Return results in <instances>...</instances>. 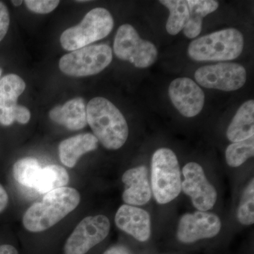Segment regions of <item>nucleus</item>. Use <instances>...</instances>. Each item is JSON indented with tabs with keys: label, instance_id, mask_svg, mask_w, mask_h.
I'll list each match as a JSON object with an SVG mask.
<instances>
[{
	"label": "nucleus",
	"instance_id": "f257e3e1",
	"mask_svg": "<svg viewBox=\"0 0 254 254\" xmlns=\"http://www.w3.org/2000/svg\"><path fill=\"white\" fill-rule=\"evenodd\" d=\"M80 200L79 193L70 187L48 192L41 201L26 210L23 217V226L31 232L48 230L76 209Z\"/></svg>",
	"mask_w": 254,
	"mask_h": 254
},
{
	"label": "nucleus",
	"instance_id": "f03ea898",
	"mask_svg": "<svg viewBox=\"0 0 254 254\" xmlns=\"http://www.w3.org/2000/svg\"><path fill=\"white\" fill-rule=\"evenodd\" d=\"M87 123L98 141L109 150H118L126 143L128 127L123 114L102 97L90 100L86 107Z\"/></svg>",
	"mask_w": 254,
	"mask_h": 254
},
{
	"label": "nucleus",
	"instance_id": "7ed1b4c3",
	"mask_svg": "<svg viewBox=\"0 0 254 254\" xmlns=\"http://www.w3.org/2000/svg\"><path fill=\"white\" fill-rule=\"evenodd\" d=\"M244 46L242 33L235 28H227L192 41L189 46L188 55L198 62L228 61L238 58Z\"/></svg>",
	"mask_w": 254,
	"mask_h": 254
},
{
	"label": "nucleus",
	"instance_id": "20e7f679",
	"mask_svg": "<svg viewBox=\"0 0 254 254\" xmlns=\"http://www.w3.org/2000/svg\"><path fill=\"white\" fill-rule=\"evenodd\" d=\"M180 167L175 153L169 148L157 150L152 157L151 187L160 204L173 201L182 191Z\"/></svg>",
	"mask_w": 254,
	"mask_h": 254
},
{
	"label": "nucleus",
	"instance_id": "39448f33",
	"mask_svg": "<svg viewBox=\"0 0 254 254\" xmlns=\"http://www.w3.org/2000/svg\"><path fill=\"white\" fill-rule=\"evenodd\" d=\"M113 26V18L109 11L104 8H95L77 26L64 31L60 43L65 50L74 51L103 39L110 34Z\"/></svg>",
	"mask_w": 254,
	"mask_h": 254
},
{
	"label": "nucleus",
	"instance_id": "423d86ee",
	"mask_svg": "<svg viewBox=\"0 0 254 254\" xmlns=\"http://www.w3.org/2000/svg\"><path fill=\"white\" fill-rule=\"evenodd\" d=\"M113 60V51L108 45L90 46L64 55L60 60V70L68 76H91L101 72Z\"/></svg>",
	"mask_w": 254,
	"mask_h": 254
},
{
	"label": "nucleus",
	"instance_id": "0eeeda50",
	"mask_svg": "<svg viewBox=\"0 0 254 254\" xmlns=\"http://www.w3.org/2000/svg\"><path fill=\"white\" fill-rule=\"evenodd\" d=\"M113 47L119 59L129 62L137 68L149 67L158 58L155 45L141 39L136 30L129 24L118 28Z\"/></svg>",
	"mask_w": 254,
	"mask_h": 254
},
{
	"label": "nucleus",
	"instance_id": "6e6552de",
	"mask_svg": "<svg viewBox=\"0 0 254 254\" xmlns=\"http://www.w3.org/2000/svg\"><path fill=\"white\" fill-rule=\"evenodd\" d=\"M109 219L105 215L86 217L71 234L64 247V254H86L108 237Z\"/></svg>",
	"mask_w": 254,
	"mask_h": 254
},
{
	"label": "nucleus",
	"instance_id": "1a4fd4ad",
	"mask_svg": "<svg viewBox=\"0 0 254 254\" xmlns=\"http://www.w3.org/2000/svg\"><path fill=\"white\" fill-rule=\"evenodd\" d=\"M194 77L195 81L205 88L234 91L245 84L247 71L238 64L220 63L198 68Z\"/></svg>",
	"mask_w": 254,
	"mask_h": 254
},
{
	"label": "nucleus",
	"instance_id": "9d476101",
	"mask_svg": "<svg viewBox=\"0 0 254 254\" xmlns=\"http://www.w3.org/2000/svg\"><path fill=\"white\" fill-rule=\"evenodd\" d=\"M185 180L182 190L191 198L193 206L199 211L206 212L213 208L218 198L215 187L207 180L199 164L190 162L182 169Z\"/></svg>",
	"mask_w": 254,
	"mask_h": 254
},
{
	"label": "nucleus",
	"instance_id": "9b49d317",
	"mask_svg": "<svg viewBox=\"0 0 254 254\" xmlns=\"http://www.w3.org/2000/svg\"><path fill=\"white\" fill-rule=\"evenodd\" d=\"M222 224L218 215L208 212L195 211L182 217L177 227V237L185 244L217 236Z\"/></svg>",
	"mask_w": 254,
	"mask_h": 254
},
{
	"label": "nucleus",
	"instance_id": "f8f14e48",
	"mask_svg": "<svg viewBox=\"0 0 254 254\" xmlns=\"http://www.w3.org/2000/svg\"><path fill=\"white\" fill-rule=\"evenodd\" d=\"M168 93L174 106L186 118L196 116L204 106V92L190 78L174 80L169 86Z\"/></svg>",
	"mask_w": 254,
	"mask_h": 254
},
{
	"label": "nucleus",
	"instance_id": "ddd939ff",
	"mask_svg": "<svg viewBox=\"0 0 254 254\" xmlns=\"http://www.w3.org/2000/svg\"><path fill=\"white\" fill-rule=\"evenodd\" d=\"M115 224L120 230L139 242L149 240L151 222L148 212L129 205H123L115 215Z\"/></svg>",
	"mask_w": 254,
	"mask_h": 254
},
{
	"label": "nucleus",
	"instance_id": "4468645a",
	"mask_svg": "<svg viewBox=\"0 0 254 254\" xmlns=\"http://www.w3.org/2000/svg\"><path fill=\"white\" fill-rule=\"evenodd\" d=\"M125 185L123 198L127 205H143L151 198L148 170L144 165L130 169L123 176Z\"/></svg>",
	"mask_w": 254,
	"mask_h": 254
},
{
	"label": "nucleus",
	"instance_id": "2eb2a0df",
	"mask_svg": "<svg viewBox=\"0 0 254 254\" xmlns=\"http://www.w3.org/2000/svg\"><path fill=\"white\" fill-rule=\"evenodd\" d=\"M50 118L55 123L63 125L69 130L77 131L86 127V109L82 98L68 100L50 112Z\"/></svg>",
	"mask_w": 254,
	"mask_h": 254
},
{
	"label": "nucleus",
	"instance_id": "dca6fc26",
	"mask_svg": "<svg viewBox=\"0 0 254 254\" xmlns=\"http://www.w3.org/2000/svg\"><path fill=\"white\" fill-rule=\"evenodd\" d=\"M98 141L91 133H83L64 140L59 145L60 158L62 163L72 168L81 155L98 148Z\"/></svg>",
	"mask_w": 254,
	"mask_h": 254
},
{
	"label": "nucleus",
	"instance_id": "f3484780",
	"mask_svg": "<svg viewBox=\"0 0 254 254\" xmlns=\"http://www.w3.org/2000/svg\"><path fill=\"white\" fill-rule=\"evenodd\" d=\"M254 135V101L245 102L237 110L227 130V137L232 143L248 139Z\"/></svg>",
	"mask_w": 254,
	"mask_h": 254
},
{
	"label": "nucleus",
	"instance_id": "a211bd4d",
	"mask_svg": "<svg viewBox=\"0 0 254 254\" xmlns=\"http://www.w3.org/2000/svg\"><path fill=\"white\" fill-rule=\"evenodd\" d=\"M187 2L190 16L183 32L187 38L192 39L201 32L203 18L218 9L219 3L214 0H188Z\"/></svg>",
	"mask_w": 254,
	"mask_h": 254
},
{
	"label": "nucleus",
	"instance_id": "6ab92c4d",
	"mask_svg": "<svg viewBox=\"0 0 254 254\" xmlns=\"http://www.w3.org/2000/svg\"><path fill=\"white\" fill-rule=\"evenodd\" d=\"M69 177L66 170L60 165H48L41 168L33 183V190L41 193L63 188L68 185Z\"/></svg>",
	"mask_w": 254,
	"mask_h": 254
},
{
	"label": "nucleus",
	"instance_id": "aec40b11",
	"mask_svg": "<svg viewBox=\"0 0 254 254\" xmlns=\"http://www.w3.org/2000/svg\"><path fill=\"white\" fill-rule=\"evenodd\" d=\"M159 1L170 11V16L166 23L167 31L172 36L178 34L183 30L190 16L187 1L161 0Z\"/></svg>",
	"mask_w": 254,
	"mask_h": 254
},
{
	"label": "nucleus",
	"instance_id": "412c9836",
	"mask_svg": "<svg viewBox=\"0 0 254 254\" xmlns=\"http://www.w3.org/2000/svg\"><path fill=\"white\" fill-rule=\"evenodd\" d=\"M26 89V83L16 74H8L0 79V105L14 107Z\"/></svg>",
	"mask_w": 254,
	"mask_h": 254
},
{
	"label": "nucleus",
	"instance_id": "4be33fe9",
	"mask_svg": "<svg viewBox=\"0 0 254 254\" xmlns=\"http://www.w3.org/2000/svg\"><path fill=\"white\" fill-rule=\"evenodd\" d=\"M254 154V137L252 136L229 145L225 151V158L229 166L237 168L253 157Z\"/></svg>",
	"mask_w": 254,
	"mask_h": 254
},
{
	"label": "nucleus",
	"instance_id": "5701e85b",
	"mask_svg": "<svg viewBox=\"0 0 254 254\" xmlns=\"http://www.w3.org/2000/svg\"><path fill=\"white\" fill-rule=\"evenodd\" d=\"M41 168V165L36 159L22 158L14 164L13 175L20 185L28 188H33V183Z\"/></svg>",
	"mask_w": 254,
	"mask_h": 254
},
{
	"label": "nucleus",
	"instance_id": "b1692460",
	"mask_svg": "<svg viewBox=\"0 0 254 254\" xmlns=\"http://www.w3.org/2000/svg\"><path fill=\"white\" fill-rule=\"evenodd\" d=\"M237 218L244 225H253L254 222V181L252 180L245 189L241 199Z\"/></svg>",
	"mask_w": 254,
	"mask_h": 254
},
{
	"label": "nucleus",
	"instance_id": "393cba45",
	"mask_svg": "<svg viewBox=\"0 0 254 254\" xmlns=\"http://www.w3.org/2000/svg\"><path fill=\"white\" fill-rule=\"evenodd\" d=\"M28 9L37 14H48L56 9L60 4L58 0H26Z\"/></svg>",
	"mask_w": 254,
	"mask_h": 254
},
{
	"label": "nucleus",
	"instance_id": "a878e982",
	"mask_svg": "<svg viewBox=\"0 0 254 254\" xmlns=\"http://www.w3.org/2000/svg\"><path fill=\"white\" fill-rule=\"evenodd\" d=\"M10 23V16L7 7L0 1V42L4 39L7 33Z\"/></svg>",
	"mask_w": 254,
	"mask_h": 254
},
{
	"label": "nucleus",
	"instance_id": "bb28decb",
	"mask_svg": "<svg viewBox=\"0 0 254 254\" xmlns=\"http://www.w3.org/2000/svg\"><path fill=\"white\" fill-rule=\"evenodd\" d=\"M14 107L9 108L0 105V124L4 126H9L14 123Z\"/></svg>",
	"mask_w": 254,
	"mask_h": 254
},
{
	"label": "nucleus",
	"instance_id": "cd10ccee",
	"mask_svg": "<svg viewBox=\"0 0 254 254\" xmlns=\"http://www.w3.org/2000/svg\"><path fill=\"white\" fill-rule=\"evenodd\" d=\"M15 121L22 125L27 124L31 120V113L26 107L16 105L14 107Z\"/></svg>",
	"mask_w": 254,
	"mask_h": 254
},
{
	"label": "nucleus",
	"instance_id": "c85d7f7f",
	"mask_svg": "<svg viewBox=\"0 0 254 254\" xmlns=\"http://www.w3.org/2000/svg\"><path fill=\"white\" fill-rule=\"evenodd\" d=\"M9 197L4 187L0 185V213L3 211L7 206Z\"/></svg>",
	"mask_w": 254,
	"mask_h": 254
},
{
	"label": "nucleus",
	"instance_id": "c756f323",
	"mask_svg": "<svg viewBox=\"0 0 254 254\" xmlns=\"http://www.w3.org/2000/svg\"><path fill=\"white\" fill-rule=\"evenodd\" d=\"M103 254H131L126 247L123 246H115L105 251Z\"/></svg>",
	"mask_w": 254,
	"mask_h": 254
},
{
	"label": "nucleus",
	"instance_id": "7c9ffc66",
	"mask_svg": "<svg viewBox=\"0 0 254 254\" xmlns=\"http://www.w3.org/2000/svg\"><path fill=\"white\" fill-rule=\"evenodd\" d=\"M0 254H18V252L13 246L4 245L0 246Z\"/></svg>",
	"mask_w": 254,
	"mask_h": 254
},
{
	"label": "nucleus",
	"instance_id": "2f4dec72",
	"mask_svg": "<svg viewBox=\"0 0 254 254\" xmlns=\"http://www.w3.org/2000/svg\"><path fill=\"white\" fill-rule=\"evenodd\" d=\"M12 4L14 5V6H18L22 4L23 1H16V0H14V1H11Z\"/></svg>",
	"mask_w": 254,
	"mask_h": 254
},
{
	"label": "nucleus",
	"instance_id": "473e14b6",
	"mask_svg": "<svg viewBox=\"0 0 254 254\" xmlns=\"http://www.w3.org/2000/svg\"><path fill=\"white\" fill-rule=\"evenodd\" d=\"M1 73H2V70L0 68V79H1Z\"/></svg>",
	"mask_w": 254,
	"mask_h": 254
}]
</instances>
